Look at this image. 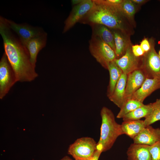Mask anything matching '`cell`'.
<instances>
[{
	"label": "cell",
	"instance_id": "obj_1",
	"mask_svg": "<svg viewBox=\"0 0 160 160\" xmlns=\"http://www.w3.org/2000/svg\"><path fill=\"white\" fill-rule=\"evenodd\" d=\"M6 18L0 16V33L4 52L16 75L17 81L31 82L38 76L31 63L29 53L8 26Z\"/></svg>",
	"mask_w": 160,
	"mask_h": 160
},
{
	"label": "cell",
	"instance_id": "obj_2",
	"mask_svg": "<svg viewBox=\"0 0 160 160\" xmlns=\"http://www.w3.org/2000/svg\"><path fill=\"white\" fill-rule=\"evenodd\" d=\"M93 1L92 8L79 22L91 25H103L112 30L130 35L132 34V26L122 13L119 5L112 4L106 0Z\"/></svg>",
	"mask_w": 160,
	"mask_h": 160
},
{
	"label": "cell",
	"instance_id": "obj_3",
	"mask_svg": "<svg viewBox=\"0 0 160 160\" xmlns=\"http://www.w3.org/2000/svg\"><path fill=\"white\" fill-rule=\"evenodd\" d=\"M102 123L100 139L97 143L96 150L106 151L111 148L118 137L123 134L121 124L116 122L112 111L104 106L100 111Z\"/></svg>",
	"mask_w": 160,
	"mask_h": 160
},
{
	"label": "cell",
	"instance_id": "obj_4",
	"mask_svg": "<svg viewBox=\"0 0 160 160\" xmlns=\"http://www.w3.org/2000/svg\"><path fill=\"white\" fill-rule=\"evenodd\" d=\"M89 44L91 54L103 68L108 70L110 63L116 58L114 51L100 38L93 35Z\"/></svg>",
	"mask_w": 160,
	"mask_h": 160
},
{
	"label": "cell",
	"instance_id": "obj_5",
	"mask_svg": "<svg viewBox=\"0 0 160 160\" xmlns=\"http://www.w3.org/2000/svg\"><path fill=\"white\" fill-rule=\"evenodd\" d=\"M97 143L90 137L79 138L70 145L68 153L75 160H88L96 150Z\"/></svg>",
	"mask_w": 160,
	"mask_h": 160
},
{
	"label": "cell",
	"instance_id": "obj_6",
	"mask_svg": "<svg viewBox=\"0 0 160 160\" xmlns=\"http://www.w3.org/2000/svg\"><path fill=\"white\" fill-rule=\"evenodd\" d=\"M17 82L15 73L4 52L0 61V98L2 99Z\"/></svg>",
	"mask_w": 160,
	"mask_h": 160
},
{
	"label": "cell",
	"instance_id": "obj_7",
	"mask_svg": "<svg viewBox=\"0 0 160 160\" xmlns=\"http://www.w3.org/2000/svg\"><path fill=\"white\" fill-rule=\"evenodd\" d=\"M150 49L142 56L141 68L146 78H153L160 75V58L154 48V41L150 39Z\"/></svg>",
	"mask_w": 160,
	"mask_h": 160
},
{
	"label": "cell",
	"instance_id": "obj_8",
	"mask_svg": "<svg viewBox=\"0 0 160 160\" xmlns=\"http://www.w3.org/2000/svg\"><path fill=\"white\" fill-rule=\"evenodd\" d=\"M6 19L9 28L17 34L24 46L32 38L45 32L41 27L33 26L26 23H17L11 20Z\"/></svg>",
	"mask_w": 160,
	"mask_h": 160
},
{
	"label": "cell",
	"instance_id": "obj_9",
	"mask_svg": "<svg viewBox=\"0 0 160 160\" xmlns=\"http://www.w3.org/2000/svg\"><path fill=\"white\" fill-rule=\"evenodd\" d=\"M92 0H83L75 5L65 20L63 33L66 32L79 21L91 10L94 5Z\"/></svg>",
	"mask_w": 160,
	"mask_h": 160
},
{
	"label": "cell",
	"instance_id": "obj_10",
	"mask_svg": "<svg viewBox=\"0 0 160 160\" xmlns=\"http://www.w3.org/2000/svg\"><path fill=\"white\" fill-rule=\"evenodd\" d=\"M132 44L127 48L125 54L114 61L123 73L128 75L134 71L141 68L142 57L135 56L132 49Z\"/></svg>",
	"mask_w": 160,
	"mask_h": 160
},
{
	"label": "cell",
	"instance_id": "obj_11",
	"mask_svg": "<svg viewBox=\"0 0 160 160\" xmlns=\"http://www.w3.org/2000/svg\"><path fill=\"white\" fill-rule=\"evenodd\" d=\"M146 78L143 71L140 68L136 70L127 75L124 103L131 99L133 94L142 86Z\"/></svg>",
	"mask_w": 160,
	"mask_h": 160
},
{
	"label": "cell",
	"instance_id": "obj_12",
	"mask_svg": "<svg viewBox=\"0 0 160 160\" xmlns=\"http://www.w3.org/2000/svg\"><path fill=\"white\" fill-rule=\"evenodd\" d=\"M160 89V75L153 78H146L142 86L133 94L131 99L143 103L147 97Z\"/></svg>",
	"mask_w": 160,
	"mask_h": 160
},
{
	"label": "cell",
	"instance_id": "obj_13",
	"mask_svg": "<svg viewBox=\"0 0 160 160\" xmlns=\"http://www.w3.org/2000/svg\"><path fill=\"white\" fill-rule=\"evenodd\" d=\"M47 34L45 32L29 40L24 45L30 55L31 62L35 67L38 54L46 44Z\"/></svg>",
	"mask_w": 160,
	"mask_h": 160
},
{
	"label": "cell",
	"instance_id": "obj_14",
	"mask_svg": "<svg viewBox=\"0 0 160 160\" xmlns=\"http://www.w3.org/2000/svg\"><path fill=\"white\" fill-rule=\"evenodd\" d=\"M133 140L134 143L151 145L160 140V128L146 126Z\"/></svg>",
	"mask_w": 160,
	"mask_h": 160
},
{
	"label": "cell",
	"instance_id": "obj_15",
	"mask_svg": "<svg viewBox=\"0 0 160 160\" xmlns=\"http://www.w3.org/2000/svg\"><path fill=\"white\" fill-rule=\"evenodd\" d=\"M115 46L116 59H119L125 53L128 47L132 44L130 35L121 31L112 30Z\"/></svg>",
	"mask_w": 160,
	"mask_h": 160
},
{
	"label": "cell",
	"instance_id": "obj_16",
	"mask_svg": "<svg viewBox=\"0 0 160 160\" xmlns=\"http://www.w3.org/2000/svg\"><path fill=\"white\" fill-rule=\"evenodd\" d=\"M149 146L133 143L128 148L127 154L128 160H152Z\"/></svg>",
	"mask_w": 160,
	"mask_h": 160
},
{
	"label": "cell",
	"instance_id": "obj_17",
	"mask_svg": "<svg viewBox=\"0 0 160 160\" xmlns=\"http://www.w3.org/2000/svg\"><path fill=\"white\" fill-rule=\"evenodd\" d=\"M127 75L123 73L118 80L113 92L108 98L120 108L124 103V97Z\"/></svg>",
	"mask_w": 160,
	"mask_h": 160
},
{
	"label": "cell",
	"instance_id": "obj_18",
	"mask_svg": "<svg viewBox=\"0 0 160 160\" xmlns=\"http://www.w3.org/2000/svg\"><path fill=\"white\" fill-rule=\"evenodd\" d=\"M123 134L133 139L145 127L144 120L123 121L121 124Z\"/></svg>",
	"mask_w": 160,
	"mask_h": 160
},
{
	"label": "cell",
	"instance_id": "obj_19",
	"mask_svg": "<svg viewBox=\"0 0 160 160\" xmlns=\"http://www.w3.org/2000/svg\"><path fill=\"white\" fill-rule=\"evenodd\" d=\"M92 35L96 36L109 46L115 52L114 37L112 31L106 26L101 25H93Z\"/></svg>",
	"mask_w": 160,
	"mask_h": 160
},
{
	"label": "cell",
	"instance_id": "obj_20",
	"mask_svg": "<svg viewBox=\"0 0 160 160\" xmlns=\"http://www.w3.org/2000/svg\"><path fill=\"white\" fill-rule=\"evenodd\" d=\"M108 70L109 72L110 79L107 87V95L109 98L113 94L116 84L123 73L114 61L110 63Z\"/></svg>",
	"mask_w": 160,
	"mask_h": 160
},
{
	"label": "cell",
	"instance_id": "obj_21",
	"mask_svg": "<svg viewBox=\"0 0 160 160\" xmlns=\"http://www.w3.org/2000/svg\"><path fill=\"white\" fill-rule=\"evenodd\" d=\"M153 107V103L144 105L129 113L123 118V121L140 120L143 117L145 118L152 112Z\"/></svg>",
	"mask_w": 160,
	"mask_h": 160
},
{
	"label": "cell",
	"instance_id": "obj_22",
	"mask_svg": "<svg viewBox=\"0 0 160 160\" xmlns=\"http://www.w3.org/2000/svg\"><path fill=\"white\" fill-rule=\"evenodd\" d=\"M119 6L122 13L131 25L132 26L134 25V17L137 9L136 4L131 0H123Z\"/></svg>",
	"mask_w": 160,
	"mask_h": 160
},
{
	"label": "cell",
	"instance_id": "obj_23",
	"mask_svg": "<svg viewBox=\"0 0 160 160\" xmlns=\"http://www.w3.org/2000/svg\"><path fill=\"white\" fill-rule=\"evenodd\" d=\"M144 104L143 103L133 99L127 100L120 108L117 114V118H122L126 115Z\"/></svg>",
	"mask_w": 160,
	"mask_h": 160
},
{
	"label": "cell",
	"instance_id": "obj_24",
	"mask_svg": "<svg viewBox=\"0 0 160 160\" xmlns=\"http://www.w3.org/2000/svg\"><path fill=\"white\" fill-rule=\"evenodd\" d=\"M153 104V107L152 112L144 120L145 126L151 125L160 121V99H157Z\"/></svg>",
	"mask_w": 160,
	"mask_h": 160
},
{
	"label": "cell",
	"instance_id": "obj_25",
	"mask_svg": "<svg viewBox=\"0 0 160 160\" xmlns=\"http://www.w3.org/2000/svg\"><path fill=\"white\" fill-rule=\"evenodd\" d=\"M149 150L152 160H160V140L150 145Z\"/></svg>",
	"mask_w": 160,
	"mask_h": 160
},
{
	"label": "cell",
	"instance_id": "obj_26",
	"mask_svg": "<svg viewBox=\"0 0 160 160\" xmlns=\"http://www.w3.org/2000/svg\"><path fill=\"white\" fill-rule=\"evenodd\" d=\"M132 49L134 55L137 57H141L145 53L140 45L136 44L132 45Z\"/></svg>",
	"mask_w": 160,
	"mask_h": 160
},
{
	"label": "cell",
	"instance_id": "obj_27",
	"mask_svg": "<svg viewBox=\"0 0 160 160\" xmlns=\"http://www.w3.org/2000/svg\"><path fill=\"white\" fill-rule=\"evenodd\" d=\"M140 46L142 47L144 52H148L151 48V44L150 41L146 38H144L141 42Z\"/></svg>",
	"mask_w": 160,
	"mask_h": 160
},
{
	"label": "cell",
	"instance_id": "obj_28",
	"mask_svg": "<svg viewBox=\"0 0 160 160\" xmlns=\"http://www.w3.org/2000/svg\"><path fill=\"white\" fill-rule=\"evenodd\" d=\"M102 152L96 150L93 156L88 160H98Z\"/></svg>",
	"mask_w": 160,
	"mask_h": 160
},
{
	"label": "cell",
	"instance_id": "obj_29",
	"mask_svg": "<svg viewBox=\"0 0 160 160\" xmlns=\"http://www.w3.org/2000/svg\"><path fill=\"white\" fill-rule=\"evenodd\" d=\"M106 1L110 4L114 5H119L122 2L123 0H106Z\"/></svg>",
	"mask_w": 160,
	"mask_h": 160
},
{
	"label": "cell",
	"instance_id": "obj_30",
	"mask_svg": "<svg viewBox=\"0 0 160 160\" xmlns=\"http://www.w3.org/2000/svg\"><path fill=\"white\" fill-rule=\"evenodd\" d=\"M131 1L136 4H142L146 2L147 1L145 0H131Z\"/></svg>",
	"mask_w": 160,
	"mask_h": 160
},
{
	"label": "cell",
	"instance_id": "obj_31",
	"mask_svg": "<svg viewBox=\"0 0 160 160\" xmlns=\"http://www.w3.org/2000/svg\"><path fill=\"white\" fill-rule=\"evenodd\" d=\"M83 0H73L71 1L72 4L76 5L81 3Z\"/></svg>",
	"mask_w": 160,
	"mask_h": 160
},
{
	"label": "cell",
	"instance_id": "obj_32",
	"mask_svg": "<svg viewBox=\"0 0 160 160\" xmlns=\"http://www.w3.org/2000/svg\"><path fill=\"white\" fill-rule=\"evenodd\" d=\"M60 160H73L68 156H64Z\"/></svg>",
	"mask_w": 160,
	"mask_h": 160
},
{
	"label": "cell",
	"instance_id": "obj_33",
	"mask_svg": "<svg viewBox=\"0 0 160 160\" xmlns=\"http://www.w3.org/2000/svg\"><path fill=\"white\" fill-rule=\"evenodd\" d=\"M159 54V57H160V50L159 51V54Z\"/></svg>",
	"mask_w": 160,
	"mask_h": 160
}]
</instances>
